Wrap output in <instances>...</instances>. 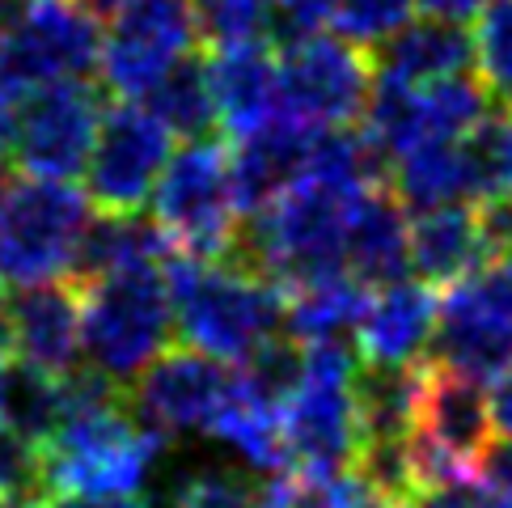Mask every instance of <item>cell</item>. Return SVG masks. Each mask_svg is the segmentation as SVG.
<instances>
[{"label": "cell", "instance_id": "6da1fadb", "mask_svg": "<svg viewBox=\"0 0 512 508\" xmlns=\"http://www.w3.org/2000/svg\"><path fill=\"white\" fill-rule=\"evenodd\" d=\"M161 432L132 407V390L102 373L68 377V411L60 428L39 445L47 492L85 500H123L144 487L161 458Z\"/></svg>", "mask_w": 512, "mask_h": 508}, {"label": "cell", "instance_id": "7a4b0ae2", "mask_svg": "<svg viewBox=\"0 0 512 508\" xmlns=\"http://www.w3.org/2000/svg\"><path fill=\"white\" fill-rule=\"evenodd\" d=\"M178 339L221 365H246L284 331V288L233 259H170Z\"/></svg>", "mask_w": 512, "mask_h": 508}, {"label": "cell", "instance_id": "3957f363", "mask_svg": "<svg viewBox=\"0 0 512 508\" xmlns=\"http://www.w3.org/2000/svg\"><path fill=\"white\" fill-rule=\"evenodd\" d=\"M174 259V254H170ZM170 259L115 267L77 284L85 318V360L106 381L132 390L178 331Z\"/></svg>", "mask_w": 512, "mask_h": 508}, {"label": "cell", "instance_id": "277c9868", "mask_svg": "<svg viewBox=\"0 0 512 508\" xmlns=\"http://www.w3.org/2000/svg\"><path fill=\"white\" fill-rule=\"evenodd\" d=\"M102 43L98 17L81 0H22L0 30V140H9L30 94L98 72Z\"/></svg>", "mask_w": 512, "mask_h": 508}, {"label": "cell", "instance_id": "5b68a950", "mask_svg": "<svg viewBox=\"0 0 512 508\" xmlns=\"http://www.w3.org/2000/svg\"><path fill=\"white\" fill-rule=\"evenodd\" d=\"M352 204L331 187L301 178L284 199L263 208L242 233L237 259L276 280L284 293L331 276H352L347 271V216Z\"/></svg>", "mask_w": 512, "mask_h": 508}, {"label": "cell", "instance_id": "8992f818", "mask_svg": "<svg viewBox=\"0 0 512 508\" xmlns=\"http://www.w3.org/2000/svg\"><path fill=\"white\" fill-rule=\"evenodd\" d=\"M360 369V348L352 339L305 348V377L284 403V445L288 470L309 483H331L356 466L364 432L352 381Z\"/></svg>", "mask_w": 512, "mask_h": 508}, {"label": "cell", "instance_id": "52a82bcc", "mask_svg": "<svg viewBox=\"0 0 512 508\" xmlns=\"http://www.w3.org/2000/svg\"><path fill=\"white\" fill-rule=\"evenodd\" d=\"M242 199L233 153L216 140H187L174 149L153 191V225L182 259H233L242 246Z\"/></svg>", "mask_w": 512, "mask_h": 508}, {"label": "cell", "instance_id": "ba28073f", "mask_svg": "<svg viewBox=\"0 0 512 508\" xmlns=\"http://www.w3.org/2000/svg\"><path fill=\"white\" fill-rule=\"evenodd\" d=\"M89 195L51 178H13L0 187V284L34 288L77 276L89 238Z\"/></svg>", "mask_w": 512, "mask_h": 508}, {"label": "cell", "instance_id": "9c48e42d", "mask_svg": "<svg viewBox=\"0 0 512 508\" xmlns=\"http://www.w3.org/2000/svg\"><path fill=\"white\" fill-rule=\"evenodd\" d=\"M199 13L195 0H132L106 30L102 43V85L119 102H149V94L170 72L195 56Z\"/></svg>", "mask_w": 512, "mask_h": 508}, {"label": "cell", "instance_id": "30bf717a", "mask_svg": "<svg viewBox=\"0 0 512 508\" xmlns=\"http://www.w3.org/2000/svg\"><path fill=\"white\" fill-rule=\"evenodd\" d=\"M174 157V132L144 102H115L102 119L94 157L85 166V195L102 216H140L153 204Z\"/></svg>", "mask_w": 512, "mask_h": 508}, {"label": "cell", "instance_id": "8fae6325", "mask_svg": "<svg viewBox=\"0 0 512 508\" xmlns=\"http://www.w3.org/2000/svg\"><path fill=\"white\" fill-rule=\"evenodd\" d=\"M102 102L89 81H60L30 94L9 132V153L17 170L51 183H72L85 174L102 132Z\"/></svg>", "mask_w": 512, "mask_h": 508}, {"label": "cell", "instance_id": "7c38bea8", "mask_svg": "<svg viewBox=\"0 0 512 508\" xmlns=\"http://www.w3.org/2000/svg\"><path fill=\"white\" fill-rule=\"evenodd\" d=\"M377 85V68L369 51L347 39H314L305 47L280 51V102L284 119L326 132L364 119Z\"/></svg>", "mask_w": 512, "mask_h": 508}, {"label": "cell", "instance_id": "4fadbf2b", "mask_svg": "<svg viewBox=\"0 0 512 508\" xmlns=\"http://www.w3.org/2000/svg\"><path fill=\"white\" fill-rule=\"evenodd\" d=\"M237 390V373L195 348L157 356L132 386V407L161 437L178 432H212Z\"/></svg>", "mask_w": 512, "mask_h": 508}, {"label": "cell", "instance_id": "5bb4252c", "mask_svg": "<svg viewBox=\"0 0 512 508\" xmlns=\"http://www.w3.org/2000/svg\"><path fill=\"white\" fill-rule=\"evenodd\" d=\"M474 381H491L512 373V314L487 297L479 276L441 293V322H436L432 360Z\"/></svg>", "mask_w": 512, "mask_h": 508}, {"label": "cell", "instance_id": "9a60e30c", "mask_svg": "<svg viewBox=\"0 0 512 508\" xmlns=\"http://www.w3.org/2000/svg\"><path fill=\"white\" fill-rule=\"evenodd\" d=\"M9 305V331H13V360L43 369L51 377L81 373L85 356V318H81V288L68 284H34L17 288Z\"/></svg>", "mask_w": 512, "mask_h": 508}, {"label": "cell", "instance_id": "2e32d148", "mask_svg": "<svg viewBox=\"0 0 512 508\" xmlns=\"http://www.w3.org/2000/svg\"><path fill=\"white\" fill-rule=\"evenodd\" d=\"M415 437L432 441L436 449L453 453L457 462L479 470L487 449L496 445V415H491V394L483 390V381L428 365Z\"/></svg>", "mask_w": 512, "mask_h": 508}, {"label": "cell", "instance_id": "e0dca14e", "mask_svg": "<svg viewBox=\"0 0 512 508\" xmlns=\"http://www.w3.org/2000/svg\"><path fill=\"white\" fill-rule=\"evenodd\" d=\"M208 77H212L216 119H221V127L233 140L263 132L267 123H276L284 115L280 60L267 39L216 47L208 60Z\"/></svg>", "mask_w": 512, "mask_h": 508}, {"label": "cell", "instance_id": "ac0fdd59", "mask_svg": "<svg viewBox=\"0 0 512 508\" xmlns=\"http://www.w3.org/2000/svg\"><path fill=\"white\" fill-rule=\"evenodd\" d=\"M436 322H441V297L424 280H398L373 288L369 310L356 331L360 360L369 365H419L432 352Z\"/></svg>", "mask_w": 512, "mask_h": 508}, {"label": "cell", "instance_id": "d6986e66", "mask_svg": "<svg viewBox=\"0 0 512 508\" xmlns=\"http://www.w3.org/2000/svg\"><path fill=\"white\" fill-rule=\"evenodd\" d=\"M314 136L309 127L276 119L263 132L246 140H233V178H237V199L250 216H259L276 199H284L309 170V153H314Z\"/></svg>", "mask_w": 512, "mask_h": 508}, {"label": "cell", "instance_id": "ffe728a7", "mask_svg": "<svg viewBox=\"0 0 512 508\" xmlns=\"http://www.w3.org/2000/svg\"><path fill=\"white\" fill-rule=\"evenodd\" d=\"M411 267V221L402 199L386 187L360 195L347 216V271L364 288L407 280Z\"/></svg>", "mask_w": 512, "mask_h": 508}, {"label": "cell", "instance_id": "44dd1931", "mask_svg": "<svg viewBox=\"0 0 512 508\" xmlns=\"http://www.w3.org/2000/svg\"><path fill=\"white\" fill-rule=\"evenodd\" d=\"M474 64V30L445 17H419L402 26L386 47L373 51L377 77H390L402 85H436L449 77H466Z\"/></svg>", "mask_w": 512, "mask_h": 508}, {"label": "cell", "instance_id": "7402d4cb", "mask_svg": "<svg viewBox=\"0 0 512 508\" xmlns=\"http://www.w3.org/2000/svg\"><path fill=\"white\" fill-rule=\"evenodd\" d=\"M487 246L479 216L466 204L432 208L411 216V271L432 288H457L483 271Z\"/></svg>", "mask_w": 512, "mask_h": 508}, {"label": "cell", "instance_id": "603a6c76", "mask_svg": "<svg viewBox=\"0 0 512 508\" xmlns=\"http://www.w3.org/2000/svg\"><path fill=\"white\" fill-rule=\"evenodd\" d=\"M394 195L407 212H432L449 204L479 199L474 191V170L466 157V140H428L402 153L390 170Z\"/></svg>", "mask_w": 512, "mask_h": 508}, {"label": "cell", "instance_id": "cb8c5ba5", "mask_svg": "<svg viewBox=\"0 0 512 508\" xmlns=\"http://www.w3.org/2000/svg\"><path fill=\"white\" fill-rule=\"evenodd\" d=\"M428 365H369L360 360L352 394L364 441H407L419 420Z\"/></svg>", "mask_w": 512, "mask_h": 508}, {"label": "cell", "instance_id": "d4e9b609", "mask_svg": "<svg viewBox=\"0 0 512 508\" xmlns=\"http://www.w3.org/2000/svg\"><path fill=\"white\" fill-rule=\"evenodd\" d=\"M284 297H288L284 305L288 339H297L301 348H314V343L352 339V331H360L373 288H364L356 276H331V280L292 288Z\"/></svg>", "mask_w": 512, "mask_h": 508}, {"label": "cell", "instance_id": "484cf974", "mask_svg": "<svg viewBox=\"0 0 512 508\" xmlns=\"http://www.w3.org/2000/svg\"><path fill=\"white\" fill-rule=\"evenodd\" d=\"M216 441H225L246 466H254L263 479L284 475L288 470V445H284V411L271 407L267 398L254 394L242 373H237V390L229 398V407L221 411V420L212 428Z\"/></svg>", "mask_w": 512, "mask_h": 508}, {"label": "cell", "instance_id": "4316f807", "mask_svg": "<svg viewBox=\"0 0 512 508\" xmlns=\"http://www.w3.org/2000/svg\"><path fill=\"white\" fill-rule=\"evenodd\" d=\"M68 411V377H51L26 360L0 365V428L43 445Z\"/></svg>", "mask_w": 512, "mask_h": 508}, {"label": "cell", "instance_id": "83f0119b", "mask_svg": "<svg viewBox=\"0 0 512 508\" xmlns=\"http://www.w3.org/2000/svg\"><path fill=\"white\" fill-rule=\"evenodd\" d=\"M491 106V89L474 77H449L436 85H419L415 89V119H419V144L428 140H470Z\"/></svg>", "mask_w": 512, "mask_h": 508}, {"label": "cell", "instance_id": "f1b7e54d", "mask_svg": "<svg viewBox=\"0 0 512 508\" xmlns=\"http://www.w3.org/2000/svg\"><path fill=\"white\" fill-rule=\"evenodd\" d=\"M149 111L182 140H204L221 119H216V98H212V77L208 60H182L166 81L149 94Z\"/></svg>", "mask_w": 512, "mask_h": 508}, {"label": "cell", "instance_id": "f546056e", "mask_svg": "<svg viewBox=\"0 0 512 508\" xmlns=\"http://www.w3.org/2000/svg\"><path fill=\"white\" fill-rule=\"evenodd\" d=\"M474 64L500 106H512V0H491L474 17Z\"/></svg>", "mask_w": 512, "mask_h": 508}, {"label": "cell", "instance_id": "4dcf8cb0", "mask_svg": "<svg viewBox=\"0 0 512 508\" xmlns=\"http://www.w3.org/2000/svg\"><path fill=\"white\" fill-rule=\"evenodd\" d=\"M415 9H419V0H335L331 26L339 30V39L373 56L402 26H411Z\"/></svg>", "mask_w": 512, "mask_h": 508}, {"label": "cell", "instance_id": "1f68e13d", "mask_svg": "<svg viewBox=\"0 0 512 508\" xmlns=\"http://www.w3.org/2000/svg\"><path fill=\"white\" fill-rule=\"evenodd\" d=\"M43 496L51 492L39 445L0 428V508H34Z\"/></svg>", "mask_w": 512, "mask_h": 508}, {"label": "cell", "instance_id": "d6a6232c", "mask_svg": "<svg viewBox=\"0 0 512 508\" xmlns=\"http://www.w3.org/2000/svg\"><path fill=\"white\" fill-rule=\"evenodd\" d=\"M267 5L271 0H195L199 30L212 47L267 39Z\"/></svg>", "mask_w": 512, "mask_h": 508}, {"label": "cell", "instance_id": "836d02e7", "mask_svg": "<svg viewBox=\"0 0 512 508\" xmlns=\"http://www.w3.org/2000/svg\"><path fill=\"white\" fill-rule=\"evenodd\" d=\"M335 17V0H271L267 5V43L276 51H292L322 39Z\"/></svg>", "mask_w": 512, "mask_h": 508}, {"label": "cell", "instance_id": "e575fe53", "mask_svg": "<svg viewBox=\"0 0 512 508\" xmlns=\"http://www.w3.org/2000/svg\"><path fill=\"white\" fill-rule=\"evenodd\" d=\"M170 508H267V496H263V479L246 483L225 475V470H212V475H199L182 487Z\"/></svg>", "mask_w": 512, "mask_h": 508}, {"label": "cell", "instance_id": "d590c367", "mask_svg": "<svg viewBox=\"0 0 512 508\" xmlns=\"http://www.w3.org/2000/svg\"><path fill=\"white\" fill-rule=\"evenodd\" d=\"M474 216H479V233H483L487 259H500V254H508L512 250V191L483 199V204L474 208Z\"/></svg>", "mask_w": 512, "mask_h": 508}, {"label": "cell", "instance_id": "8d00e7d4", "mask_svg": "<svg viewBox=\"0 0 512 508\" xmlns=\"http://www.w3.org/2000/svg\"><path fill=\"white\" fill-rule=\"evenodd\" d=\"M479 479L496 496H512V441H496L487 449V458L479 466Z\"/></svg>", "mask_w": 512, "mask_h": 508}, {"label": "cell", "instance_id": "74e56055", "mask_svg": "<svg viewBox=\"0 0 512 508\" xmlns=\"http://www.w3.org/2000/svg\"><path fill=\"white\" fill-rule=\"evenodd\" d=\"M479 284L487 288V297L504 305V310L512 314V250L500 254V259H491V267L479 271Z\"/></svg>", "mask_w": 512, "mask_h": 508}, {"label": "cell", "instance_id": "f35d334b", "mask_svg": "<svg viewBox=\"0 0 512 508\" xmlns=\"http://www.w3.org/2000/svg\"><path fill=\"white\" fill-rule=\"evenodd\" d=\"M491 0H419V9L428 17H445V22H470L479 17Z\"/></svg>", "mask_w": 512, "mask_h": 508}, {"label": "cell", "instance_id": "ab89813d", "mask_svg": "<svg viewBox=\"0 0 512 508\" xmlns=\"http://www.w3.org/2000/svg\"><path fill=\"white\" fill-rule=\"evenodd\" d=\"M491 415H496V437L512 441V373L491 386Z\"/></svg>", "mask_w": 512, "mask_h": 508}, {"label": "cell", "instance_id": "60d3db41", "mask_svg": "<svg viewBox=\"0 0 512 508\" xmlns=\"http://www.w3.org/2000/svg\"><path fill=\"white\" fill-rule=\"evenodd\" d=\"M34 508H149V504H140L132 496H123V500H85V496H43Z\"/></svg>", "mask_w": 512, "mask_h": 508}, {"label": "cell", "instance_id": "b9f144b4", "mask_svg": "<svg viewBox=\"0 0 512 508\" xmlns=\"http://www.w3.org/2000/svg\"><path fill=\"white\" fill-rule=\"evenodd\" d=\"M81 5L94 13V17H111V22H115V17H119L127 5H132V0H81Z\"/></svg>", "mask_w": 512, "mask_h": 508}, {"label": "cell", "instance_id": "7bdbcfd3", "mask_svg": "<svg viewBox=\"0 0 512 508\" xmlns=\"http://www.w3.org/2000/svg\"><path fill=\"white\" fill-rule=\"evenodd\" d=\"M483 508H512V496H487Z\"/></svg>", "mask_w": 512, "mask_h": 508}, {"label": "cell", "instance_id": "ee69618b", "mask_svg": "<svg viewBox=\"0 0 512 508\" xmlns=\"http://www.w3.org/2000/svg\"><path fill=\"white\" fill-rule=\"evenodd\" d=\"M0 166H5V140H0Z\"/></svg>", "mask_w": 512, "mask_h": 508}, {"label": "cell", "instance_id": "f6af8a7d", "mask_svg": "<svg viewBox=\"0 0 512 508\" xmlns=\"http://www.w3.org/2000/svg\"><path fill=\"white\" fill-rule=\"evenodd\" d=\"M0 365H5V360H0Z\"/></svg>", "mask_w": 512, "mask_h": 508}]
</instances>
